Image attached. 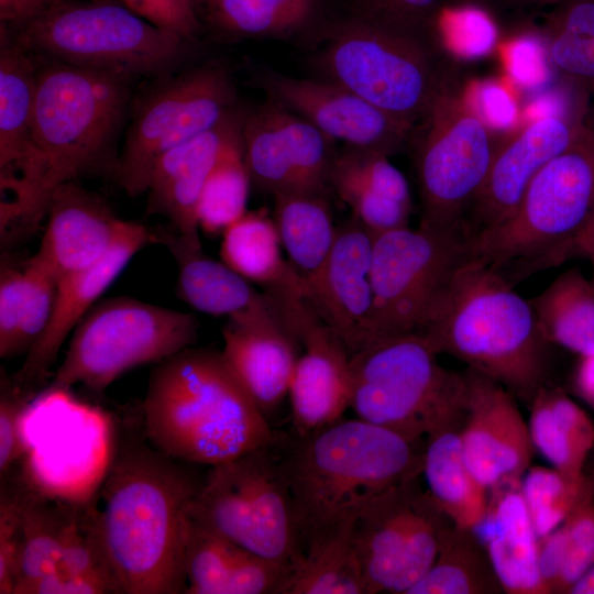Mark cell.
Returning a JSON list of instances; mask_svg holds the SVG:
<instances>
[{
    "instance_id": "11a10c76",
    "label": "cell",
    "mask_w": 594,
    "mask_h": 594,
    "mask_svg": "<svg viewBox=\"0 0 594 594\" xmlns=\"http://www.w3.org/2000/svg\"><path fill=\"white\" fill-rule=\"evenodd\" d=\"M565 531L561 524L538 538V568L548 594L554 593L564 560Z\"/></svg>"
},
{
    "instance_id": "f6af8a7d",
    "label": "cell",
    "mask_w": 594,
    "mask_h": 594,
    "mask_svg": "<svg viewBox=\"0 0 594 594\" xmlns=\"http://www.w3.org/2000/svg\"><path fill=\"white\" fill-rule=\"evenodd\" d=\"M565 531L564 560L554 593H569L594 565V483L586 488L562 522Z\"/></svg>"
},
{
    "instance_id": "2e32d148",
    "label": "cell",
    "mask_w": 594,
    "mask_h": 594,
    "mask_svg": "<svg viewBox=\"0 0 594 594\" xmlns=\"http://www.w3.org/2000/svg\"><path fill=\"white\" fill-rule=\"evenodd\" d=\"M242 142L253 183L273 196L326 194L332 140L314 124L270 100L243 116Z\"/></svg>"
},
{
    "instance_id": "30bf717a",
    "label": "cell",
    "mask_w": 594,
    "mask_h": 594,
    "mask_svg": "<svg viewBox=\"0 0 594 594\" xmlns=\"http://www.w3.org/2000/svg\"><path fill=\"white\" fill-rule=\"evenodd\" d=\"M417 125L414 165L419 226L465 234L466 213L487 177L498 143L452 75Z\"/></svg>"
},
{
    "instance_id": "9f6ffc18",
    "label": "cell",
    "mask_w": 594,
    "mask_h": 594,
    "mask_svg": "<svg viewBox=\"0 0 594 594\" xmlns=\"http://www.w3.org/2000/svg\"><path fill=\"white\" fill-rule=\"evenodd\" d=\"M55 0H0L1 24L20 25L45 10Z\"/></svg>"
},
{
    "instance_id": "484cf974",
    "label": "cell",
    "mask_w": 594,
    "mask_h": 594,
    "mask_svg": "<svg viewBox=\"0 0 594 594\" xmlns=\"http://www.w3.org/2000/svg\"><path fill=\"white\" fill-rule=\"evenodd\" d=\"M184 559L185 594H280L289 571L239 546L189 513Z\"/></svg>"
},
{
    "instance_id": "52a82bcc",
    "label": "cell",
    "mask_w": 594,
    "mask_h": 594,
    "mask_svg": "<svg viewBox=\"0 0 594 594\" xmlns=\"http://www.w3.org/2000/svg\"><path fill=\"white\" fill-rule=\"evenodd\" d=\"M436 29L360 13L338 25L318 56L326 80L409 127L451 76Z\"/></svg>"
},
{
    "instance_id": "6125c7cd",
    "label": "cell",
    "mask_w": 594,
    "mask_h": 594,
    "mask_svg": "<svg viewBox=\"0 0 594 594\" xmlns=\"http://www.w3.org/2000/svg\"><path fill=\"white\" fill-rule=\"evenodd\" d=\"M219 0H197V6L198 4H205L207 6L208 8H211L215 3H217Z\"/></svg>"
},
{
    "instance_id": "680465c9",
    "label": "cell",
    "mask_w": 594,
    "mask_h": 594,
    "mask_svg": "<svg viewBox=\"0 0 594 594\" xmlns=\"http://www.w3.org/2000/svg\"><path fill=\"white\" fill-rule=\"evenodd\" d=\"M481 8H488L502 11H521L528 9L558 6L565 0H463Z\"/></svg>"
},
{
    "instance_id": "d6a6232c",
    "label": "cell",
    "mask_w": 594,
    "mask_h": 594,
    "mask_svg": "<svg viewBox=\"0 0 594 594\" xmlns=\"http://www.w3.org/2000/svg\"><path fill=\"white\" fill-rule=\"evenodd\" d=\"M0 51V182L24 161L31 142L38 68L31 52L1 26Z\"/></svg>"
},
{
    "instance_id": "f1b7e54d",
    "label": "cell",
    "mask_w": 594,
    "mask_h": 594,
    "mask_svg": "<svg viewBox=\"0 0 594 594\" xmlns=\"http://www.w3.org/2000/svg\"><path fill=\"white\" fill-rule=\"evenodd\" d=\"M282 251L274 219L264 210L246 211L222 232L220 256L229 267L275 301L307 298L306 284Z\"/></svg>"
},
{
    "instance_id": "e0dca14e",
    "label": "cell",
    "mask_w": 594,
    "mask_h": 594,
    "mask_svg": "<svg viewBox=\"0 0 594 594\" xmlns=\"http://www.w3.org/2000/svg\"><path fill=\"white\" fill-rule=\"evenodd\" d=\"M278 309L304 345L288 391L296 436H304L339 420L350 408L351 355L307 298L283 302Z\"/></svg>"
},
{
    "instance_id": "6da1fadb",
    "label": "cell",
    "mask_w": 594,
    "mask_h": 594,
    "mask_svg": "<svg viewBox=\"0 0 594 594\" xmlns=\"http://www.w3.org/2000/svg\"><path fill=\"white\" fill-rule=\"evenodd\" d=\"M129 79L55 61L38 68L28 154L0 182L3 239L36 230L54 193L99 161L122 121Z\"/></svg>"
},
{
    "instance_id": "8992f818",
    "label": "cell",
    "mask_w": 594,
    "mask_h": 594,
    "mask_svg": "<svg viewBox=\"0 0 594 594\" xmlns=\"http://www.w3.org/2000/svg\"><path fill=\"white\" fill-rule=\"evenodd\" d=\"M593 216L594 130L585 124L534 177L506 219L469 240L470 256L515 287L578 254Z\"/></svg>"
},
{
    "instance_id": "f35d334b",
    "label": "cell",
    "mask_w": 594,
    "mask_h": 594,
    "mask_svg": "<svg viewBox=\"0 0 594 594\" xmlns=\"http://www.w3.org/2000/svg\"><path fill=\"white\" fill-rule=\"evenodd\" d=\"M546 44L557 72L594 90V0H565L546 26Z\"/></svg>"
},
{
    "instance_id": "681fc988",
    "label": "cell",
    "mask_w": 594,
    "mask_h": 594,
    "mask_svg": "<svg viewBox=\"0 0 594 594\" xmlns=\"http://www.w3.org/2000/svg\"><path fill=\"white\" fill-rule=\"evenodd\" d=\"M505 64L512 80L525 89L549 84L554 69L546 42L530 35L519 36L508 43Z\"/></svg>"
},
{
    "instance_id": "f546056e",
    "label": "cell",
    "mask_w": 594,
    "mask_h": 594,
    "mask_svg": "<svg viewBox=\"0 0 594 594\" xmlns=\"http://www.w3.org/2000/svg\"><path fill=\"white\" fill-rule=\"evenodd\" d=\"M58 277L32 255L21 264H3L0 273V356L26 352L45 330Z\"/></svg>"
},
{
    "instance_id": "9c48e42d",
    "label": "cell",
    "mask_w": 594,
    "mask_h": 594,
    "mask_svg": "<svg viewBox=\"0 0 594 594\" xmlns=\"http://www.w3.org/2000/svg\"><path fill=\"white\" fill-rule=\"evenodd\" d=\"M6 28L31 53L130 78L172 69L188 40L111 0H55L35 18Z\"/></svg>"
},
{
    "instance_id": "83f0119b",
    "label": "cell",
    "mask_w": 594,
    "mask_h": 594,
    "mask_svg": "<svg viewBox=\"0 0 594 594\" xmlns=\"http://www.w3.org/2000/svg\"><path fill=\"white\" fill-rule=\"evenodd\" d=\"M177 265L178 297L194 309L228 319L272 307L273 299L223 261L207 255L200 242L176 235L165 240Z\"/></svg>"
},
{
    "instance_id": "d6986e66",
    "label": "cell",
    "mask_w": 594,
    "mask_h": 594,
    "mask_svg": "<svg viewBox=\"0 0 594 594\" xmlns=\"http://www.w3.org/2000/svg\"><path fill=\"white\" fill-rule=\"evenodd\" d=\"M261 84L271 100L298 114L332 141L394 154L413 130L343 86L326 79L268 72Z\"/></svg>"
},
{
    "instance_id": "f907efd6",
    "label": "cell",
    "mask_w": 594,
    "mask_h": 594,
    "mask_svg": "<svg viewBox=\"0 0 594 594\" xmlns=\"http://www.w3.org/2000/svg\"><path fill=\"white\" fill-rule=\"evenodd\" d=\"M465 95L491 131H509L519 125L521 112L518 101L501 81L488 79L475 82Z\"/></svg>"
},
{
    "instance_id": "4dcf8cb0",
    "label": "cell",
    "mask_w": 594,
    "mask_h": 594,
    "mask_svg": "<svg viewBox=\"0 0 594 594\" xmlns=\"http://www.w3.org/2000/svg\"><path fill=\"white\" fill-rule=\"evenodd\" d=\"M461 422L435 430L425 438L421 475L428 493L451 522L474 529L485 516L490 491L475 479L464 461Z\"/></svg>"
},
{
    "instance_id": "03108f58",
    "label": "cell",
    "mask_w": 594,
    "mask_h": 594,
    "mask_svg": "<svg viewBox=\"0 0 594 594\" xmlns=\"http://www.w3.org/2000/svg\"><path fill=\"white\" fill-rule=\"evenodd\" d=\"M191 3L195 6V8L197 7V0H190Z\"/></svg>"
},
{
    "instance_id": "277c9868",
    "label": "cell",
    "mask_w": 594,
    "mask_h": 594,
    "mask_svg": "<svg viewBox=\"0 0 594 594\" xmlns=\"http://www.w3.org/2000/svg\"><path fill=\"white\" fill-rule=\"evenodd\" d=\"M147 441L178 462L213 466L273 443L266 416L221 352L186 348L161 361L143 403Z\"/></svg>"
},
{
    "instance_id": "7c38bea8",
    "label": "cell",
    "mask_w": 594,
    "mask_h": 594,
    "mask_svg": "<svg viewBox=\"0 0 594 594\" xmlns=\"http://www.w3.org/2000/svg\"><path fill=\"white\" fill-rule=\"evenodd\" d=\"M197 334L198 322L188 312L130 297L106 299L73 331L48 388L102 392L125 372L189 348Z\"/></svg>"
},
{
    "instance_id": "1f68e13d",
    "label": "cell",
    "mask_w": 594,
    "mask_h": 594,
    "mask_svg": "<svg viewBox=\"0 0 594 594\" xmlns=\"http://www.w3.org/2000/svg\"><path fill=\"white\" fill-rule=\"evenodd\" d=\"M530 405L528 427L535 450L568 477L583 479L594 446V425L586 413L561 389L544 385Z\"/></svg>"
},
{
    "instance_id": "f5cc1de1",
    "label": "cell",
    "mask_w": 594,
    "mask_h": 594,
    "mask_svg": "<svg viewBox=\"0 0 594 594\" xmlns=\"http://www.w3.org/2000/svg\"><path fill=\"white\" fill-rule=\"evenodd\" d=\"M360 13L382 15L411 25L436 29L450 0H356Z\"/></svg>"
},
{
    "instance_id": "9a60e30c",
    "label": "cell",
    "mask_w": 594,
    "mask_h": 594,
    "mask_svg": "<svg viewBox=\"0 0 594 594\" xmlns=\"http://www.w3.org/2000/svg\"><path fill=\"white\" fill-rule=\"evenodd\" d=\"M419 477L381 496L354 522L367 594H408L435 562L451 520L422 491Z\"/></svg>"
},
{
    "instance_id": "6f0895ef",
    "label": "cell",
    "mask_w": 594,
    "mask_h": 594,
    "mask_svg": "<svg viewBox=\"0 0 594 594\" xmlns=\"http://www.w3.org/2000/svg\"><path fill=\"white\" fill-rule=\"evenodd\" d=\"M574 384L579 395L594 407V353L580 356Z\"/></svg>"
},
{
    "instance_id": "7dc6e473",
    "label": "cell",
    "mask_w": 594,
    "mask_h": 594,
    "mask_svg": "<svg viewBox=\"0 0 594 594\" xmlns=\"http://www.w3.org/2000/svg\"><path fill=\"white\" fill-rule=\"evenodd\" d=\"M24 490L1 484L0 594H13L19 573Z\"/></svg>"
},
{
    "instance_id": "4fadbf2b",
    "label": "cell",
    "mask_w": 594,
    "mask_h": 594,
    "mask_svg": "<svg viewBox=\"0 0 594 594\" xmlns=\"http://www.w3.org/2000/svg\"><path fill=\"white\" fill-rule=\"evenodd\" d=\"M469 255V238L463 233L419 226L373 235L367 345L421 333Z\"/></svg>"
},
{
    "instance_id": "d590c367",
    "label": "cell",
    "mask_w": 594,
    "mask_h": 594,
    "mask_svg": "<svg viewBox=\"0 0 594 594\" xmlns=\"http://www.w3.org/2000/svg\"><path fill=\"white\" fill-rule=\"evenodd\" d=\"M280 594H367L354 524L308 542L290 565Z\"/></svg>"
},
{
    "instance_id": "be15d7a7",
    "label": "cell",
    "mask_w": 594,
    "mask_h": 594,
    "mask_svg": "<svg viewBox=\"0 0 594 594\" xmlns=\"http://www.w3.org/2000/svg\"><path fill=\"white\" fill-rule=\"evenodd\" d=\"M594 94V90H592ZM594 130V106H593V116H592V125H590Z\"/></svg>"
},
{
    "instance_id": "db71d44e",
    "label": "cell",
    "mask_w": 594,
    "mask_h": 594,
    "mask_svg": "<svg viewBox=\"0 0 594 594\" xmlns=\"http://www.w3.org/2000/svg\"><path fill=\"white\" fill-rule=\"evenodd\" d=\"M98 581L54 571L22 587L18 594H109Z\"/></svg>"
},
{
    "instance_id": "ba28073f",
    "label": "cell",
    "mask_w": 594,
    "mask_h": 594,
    "mask_svg": "<svg viewBox=\"0 0 594 594\" xmlns=\"http://www.w3.org/2000/svg\"><path fill=\"white\" fill-rule=\"evenodd\" d=\"M420 333L378 340L351 355L350 408L358 418L422 441L461 422L465 373L442 366Z\"/></svg>"
},
{
    "instance_id": "5b68a950",
    "label": "cell",
    "mask_w": 594,
    "mask_h": 594,
    "mask_svg": "<svg viewBox=\"0 0 594 594\" xmlns=\"http://www.w3.org/2000/svg\"><path fill=\"white\" fill-rule=\"evenodd\" d=\"M420 334L439 354L452 355L524 400L530 403L544 385L549 343L530 301L470 255Z\"/></svg>"
},
{
    "instance_id": "7bdbcfd3",
    "label": "cell",
    "mask_w": 594,
    "mask_h": 594,
    "mask_svg": "<svg viewBox=\"0 0 594 594\" xmlns=\"http://www.w3.org/2000/svg\"><path fill=\"white\" fill-rule=\"evenodd\" d=\"M315 0H219L210 11L213 25L230 35H278L302 26Z\"/></svg>"
},
{
    "instance_id": "8d00e7d4",
    "label": "cell",
    "mask_w": 594,
    "mask_h": 594,
    "mask_svg": "<svg viewBox=\"0 0 594 594\" xmlns=\"http://www.w3.org/2000/svg\"><path fill=\"white\" fill-rule=\"evenodd\" d=\"M503 586L472 529L449 521L433 564L408 594H499Z\"/></svg>"
},
{
    "instance_id": "60d3db41",
    "label": "cell",
    "mask_w": 594,
    "mask_h": 594,
    "mask_svg": "<svg viewBox=\"0 0 594 594\" xmlns=\"http://www.w3.org/2000/svg\"><path fill=\"white\" fill-rule=\"evenodd\" d=\"M251 177L243 153L242 133L222 152L202 188L197 219L207 234L222 233L246 212Z\"/></svg>"
},
{
    "instance_id": "7402d4cb",
    "label": "cell",
    "mask_w": 594,
    "mask_h": 594,
    "mask_svg": "<svg viewBox=\"0 0 594 594\" xmlns=\"http://www.w3.org/2000/svg\"><path fill=\"white\" fill-rule=\"evenodd\" d=\"M154 241L155 234L146 227L131 221L124 235L101 260L58 278L50 321L14 376L19 387L32 394L45 381L66 338L132 257Z\"/></svg>"
},
{
    "instance_id": "c3c4849f",
    "label": "cell",
    "mask_w": 594,
    "mask_h": 594,
    "mask_svg": "<svg viewBox=\"0 0 594 594\" xmlns=\"http://www.w3.org/2000/svg\"><path fill=\"white\" fill-rule=\"evenodd\" d=\"M1 383L0 474L3 479L26 450L22 422L31 406V394L7 378Z\"/></svg>"
},
{
    "instance_id": "94428289",
    "label": "cell",
    "mask_w": 594,
    "mask_h": 594,
    "mask_svg": "<svg viewBox=\"0 0 594 594\" xmlns=\"http://www.w3.org/2000/svg\"><path fill=\"white\" fill-rule=\"evenodd\" d=\"M569 594H594V565L573 585Z\"/></svg>"
},
{
    "instance_id": "3957f363",
    "label": "cell",
    "mask_w": 594,
    "mask_h": 594,
    "mask_svg": "<svg viewBox=\"0 0 594 594\" xmlns=\"http://www.w3.org/2000/svg\"><path fill=\"white\" fill-rule=\"evenodd\" d=\"M424 444L358 417L297 436L282 460L301 550L354 524L381 496L421 476Z\"/></svg>"
},
{
    "instance_id": "ac0fdd59",
    "label": "cell",
    "mask_w": 594,
    "mask_h": 594,
    "mask_svg": "<svg viewBox=\"0 0 594 594\" xmlns=\"http://www.w3.org/2000/svg\"><path fill=\"white\" fill-rule=\"evenodd\" d=\"M465 374L468 394L460 426L464 461L488 491L519 484L535 450L528 422L503 385L469 369Z\"/></svg>"
},
{
    "instance_id": "ee69618b",
    "label": "cell",
    "mask_w": 594,
    "mask_h": 594,
    "mask_svg": "<svg viewBox=\"0 0 594 594\" xmlns=\"http://www.w3.org/2000/svg\"><path fill=\"white\" fill-rule=\"evenodd\" d=\"M591 483L585 476L572 480L554 468L529 466L520 493L538 538L565 520Z\"/></svg>"
},
{
    "instance_id": "b9f144b4",
    "label": "cell",
    "mask_w": 594,
    "mask_h": 594,
    "mask_svg": "<svg viewBox=\"0 0 594 594\" xmlns=\"http://www.w3.org/2000/svg\"><path fill=\"white\" fill-rule=\"evenodd\" d=\"M57 572L87 578L120 594L107 559L98 522V507L90 503H66Z\"/></svg>"
},
{
    "instance_id": "ab89813d",
    "label": "cell",
    "mask_w": 594,
    "mask_h": 594,
    "mask_svg": "<svg viewBox=\"0 0 594 594\" xmlns=\"http://www.w3.org/2000/svg\"><path fill=\"white\" fill-rule=\"evenodd\" d=\"M65 502L24 490L19 573L13 594L54 572L59 560Z\"/></svg>"
},
{
    "instance_id": "d4e9b609",
    "label": "cell",
    "mask_w": 594,
    "mask_h": 594,
    "mask_svg": "<svg viewBox=\"0 0 594 594\" xmlns=\"http://www.w3.org/2000/svg\"><path fill=\"white\" fill-rule=\"evenodd\" d=\"M46 216L47 224L34 256L58 278L101 260L131 224L74 182L54 193Z\"/></svg>"
},
{
    "instance_id": "836d02e7",
    "label": "cell",
    "mask_w": 594,
    "mask_h": 594,
    "mask_svg": "<svg viewBox=\"0 0 594 594\" xmlns=\"http://www.w3.org/2000/svg\"><path fill=\"white\" fill-rule=\"evenodd\" d=\"M273 219L287 261L307 287L322 270L337 237L326 194L274 196Z\"/></svg>"
},
{
    "instance_id": "8fae6325",
    "label": "cell",
    "mask_w": 594,
    "mask_h": 594,
    "mask_svg": "<svg viewBox=\"0 0 594 594\" xmlns=\"http://www.w3.org/2000/svg\"><path fill=\"white\" fill-rule=\"evenodd\" d=\"M189 515L285 566L301 553L288 476L272 444L210 466Z\"/></svg>"
},
{
    "instance_id": "e575fe53",
    "label": "cell",
    "mask_w": 594,
    "mask_h": 594,
    "mask_svg": "<svg viewBox=\"0 0 594 594\" xmlns=\"http://www.w3.org/2000/svg\"><path fill=\"white\" fill-rule=\"evenodd\" d=\"M529 301L547 343L580 356L594 353V284L581 270L561 273Z\"/></svg>"
},
{
    "instance_id": "74e56055",
    "label": "cell",
    "mask_w": 594,
    "mask_h": 594,
    "mask_svg": "<svg viewBox=\"0 0 594 594\" xmlns=\"http://www.w3.org/2000/svg\"><path fill=\"white\" fill-rule=\"evenodd\" d=\"M329 186L351 210H366L388 200L413 207L408 183L388 155L348 146L334 155Z\"/></svg>"
},
{
    "instance_id": "e7e4bbea",
    "label": "cell",
    "mask_w": 594,
    "mask_h": 594,
    "mask_svg": "<svg viewBox=\"0 0 594 594\" xmlns=\"http://www.w3.org/2000/svg\"><path fill=\"white\" fill-rule=\"evenodd\" d=\"M590 262L592 263V267H593V274H592L591 279H592L593 284H594V261H590Z\"/></svg>"
},
{
    "instance_id": "91938a15",
    "label": "cell",
    "mask_w": 594,
    "mask_h": 594,
    "mask_svg": "<svg viewBox=\"0 0 594 594\" xmlns=\"http://www.w3.org/2000/svg\"><path fill=\"white\" fill-rule=\"evenodd\" d=\"M576 252L594 261V216L579 239Z\"/></svg>"
},
{
    "instance_id": "bcb514c9",
    "label": "cell",
    "mask_w": 594,
    "mask_h": 594,
    "mask_svg": "<svg viewBox=\"0 0 594 594\" xmlns=\"http://www.w3.org/2000/svg\"><path fill=\"white\" fill-rule=\"evenodd\" d=\"M438 36L446 46L462 58H477L488 54L497 41V32L491 18L479 6L454 9L449 15H440Z\"/></svg>"
},
{
    "instance_id": "ffe728a7",
    "label": "cell",
    "mask_w": 594,
    "mask_h": 594,
    "mask_svg": "<svg viewBox=\"0 0 594 594\" xmlns=\"http://www.w3.org/2000/svg\"><path fill=\"white\" fill-rule=\"evenodd\" d=\"M585 124L582 116L540 117L499 142L487 177L465 217L469 240L506 219L534 177L571 145Z\"/></svg>"
},
{
    "instance_id": "816d5d0a",
    "label": "cell",
    "mask_w": 594,
    "mask_h": 594,
    "mask_svg": "<svg viewBox=\"0 0 594 594\" xmlns=\"http://www.w3.org/2000/svg\"><path fill=\"white\" fill-rule=\"evenodd\" d=\"M163 28L190 38L199 30L197 11L190 0H118Z\"/></svg>"
},
{
    "instance_id": "4316f807",
    "label": "cell",
    "mask_w": 594,
    "mask_h": 594,
    "mask_svg": "<svg viewBox=\"0 0 594 594\" xmlns=\"http://www.w3.org/2000/svg\"><path fill=\"white\" fill-rule=\"evenodd\" d=\"M508 594H548L538 568V536L519 484L490 491L485 516L472 529Z\"/></svg>"
},
{
    "instance_id": "7a4b0ae2",
    "label": "cell",
    "mask_w": 594,
    "mask_h": 594,
    "mask_svg": "<svg viewBox=\"0 0 594 594\" xmlns=\"http://www.w3.org/2000/svg\"><path fill=\"white\" fill-rule=\"evenodd\" d=\"M120 440L98 508L100 537L119 592L185 593V532L200 483L148 441Z\"/></svg>"
},
{
    "instance_id": "5bb4252c",
    "label": "cell",
    "mask_w": 594,
    "mask_h": 594,
    "mask_svg": "<svg viewBox=\"0 0 594 594\" xmlns=\"http://www.w3.org/2000/svg\"><path fill=\"white\" fill-rule=\"evenodd\" d=\"M233 102V84L218 65L190 69L151 91L133 114L117 164L124 190L146 191L158 158L218 124Z\"/></svg>"
},
{
    "instance_id": "44dd1931",
    "label": "cell",
    "mask_w": 594,
    "mask_h": 594,
    "mask_svg": "<svg viewBox=\"0 0 594 594\" xmlns=\"http://www.w3.org/2000/svg\"><path fill=\"white\" fill-rule=\"evenodd\" d=\"M373 234L354 217L338 226L332 250L307 299L350 355L369 343Z\"/></svg>"
},
{
    "instance_id": "cb8c5ba5",
    "label": "cell",
    "mask_w": 594,
    "mask_h": 594,
    "mask_svg": "<svg viewBox=\"0 0 594 594\" xmlns=\"http://www.w3.org/2000/svg\"><path fill=\"white\" fill-rule=\"evenodd\" d=\"M242 124L243 116L232 110L156 162L146 188L148 209L167 218L180 237L200 242L197 208L202 188L224 148L241 135Z\"/></svg>"
},
{
    "instance_id": "603a6c76",
    "label": "cell",
    "mask_w": 594,
    "mask_h": 594,
    "mask_svg": "<svg viewBox=\"0 0 594 594\" xmlns=\"http://www.w3.org/2000/svg\"><path fill=\"white\" fill-rule=\"evenodd\" d=\"M227 363L266 416L288 395L297 362V338L280 317L275 302L228 320L222 331Z\"/></svg>"
}]
</instances>
